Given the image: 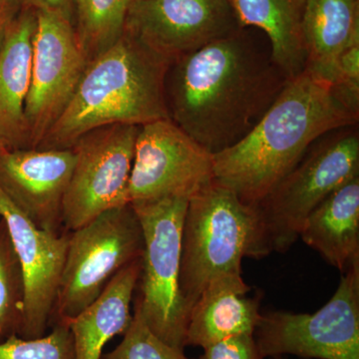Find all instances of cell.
<instances>
[{"instance_id": "7c38bea8", "label": "cell", "mask_w": 359, "mask_h": 359, "mask_svg": "<svg viewBox=\"0 0 359 359\" xmlns=\"http://www.w3.org/2000/svg\"><path fill=\"white\" fill-rule=\"evenodd\" d=\"M241 28L231 0H133L124 34L171 65Z\"/></svg>"}, {"instance_id": "9a60e30c", "label": "cell", "mask_w": 359, "mask_h": 359, "mask_svg": "<svg viewBox=\"0 0 359 359\" xmlns=\"http://www.w3.org/2000/svg\"><path fill=\"white\" fill-rule=\"evenodd\" d=\"M250 290L242 273H226L208 283L189 316L186 346L205 348L238 335H254L262 318L261 299L248 297Z\"/></svg>"}, {"instance_id": "277c9868", "label": "cell", "mask_w": 359, "mask_h": 359, "mask_svg": "<svg viewBox=\"0 0 359 359\" xmlns=\"http://www.w3.org/2000/svg\"><path fill=\"white\" fill-rule=\"evenodd\" d=\"M271 254L257 205L212 181L188 201L182 230L180 290L189 311L208 283L242 273L245 257Z\"/></svg>"}, {"instance_id": "ac0fdd59", "label": "cell", "mask_w": 359, "mask_h": 359, "mask_svg": "<svg viewBox=\"0 0 359 359\" xmlns=\"http://www.w3.org/2000/svg\"><path fill=\"white\" fill-rule=\"evenodd\" d=\"M141 268L142 257L125 266L95 301L66 323L72 335L74 359H100L106 344L127 332Z\"/></svg>"}, {"instance_id": "7a4b0ae2", "label": "cell", "mask_w": 359, "mask_h": 359, "mask_svg": "<svg viewBox=\"0 0 359 359\" xmlns=\"http://www.w3.org/2000/svg\"><path fill=\"white\" fill-rule=\"evenodd\" d=\"M334 85L304 70L292 78L257 126L214 157V181L257 205L323 135L358 124Z\"/></svg>"}, {"instance_id": "d4e9b609", "label": "cell", "mask_w": 359, "mask_h": 359, "mask_svg": "<svg viewBox=\"0 0 359 359\" xmlns=\"http://www.w3.org/2000/svg\"><path fill=\"white\" fill-rule=\"evenodd\" d=\"M199 359H264L254 335H238L205 347Z\"/></svg>"}, {"instance_id": "9c48e42d", "label": "cell", "mask_w": 359, "mask_h": 359, "mask_svg": "<svg viewBox=\"0 0 359 359\" xmlns=\"http://www.w3.org/2000/svg\"><path fill=\"white\" fill-rule=\"evenodd\" d=\"M139 127L115 124L92 130L72 149L75 162L65 203L63 226L72 231L98 215L128 205Z\"/></svg>"}, {"instance_id": "7402d4cb", "label": "cell", "mask_w": 359, "mask_h": 359, "mask_svg": "<svg viewBox=\"0 0 359 359\" xmlns=\"http://www.w3.org/2000/svg\"><path fill=\"white\" fill-rule=\"evenodd\" d=\"M25 309V280L6 222L0 218V342L20 335Z\"/></svg>"}, {"instance_id": "4316f807", "label": "cell", "mask_w": 359, "mask_h": 359, "mask_svg": "<svg viewBox=\"0 0 359 359\" xmlns=\"http://www.w3.org/2000/svg\"><path fill=\"white\" fill-rule=\"evenodd\" d=\"M25 8L23 0H0V48L11 26Z\"/></svg>"}, {"instance_id": "4fadbf2b", "label": "cell", "mask_w": 359, "mask_h": 359, "mask_svg": "<svg viewBox=\"0 0 359 359\" xmlns=\"http://www.w3.org/2000/svg\"><path fill=\"white\" fill-rule=\"evenodd\" d=\"M0 218L6 222L25 280L20 335L37 339L50 325L67 250L68 235L37 228L0 189Z\"/></svg>"}, {"instance_id": "ba28073f", "label": "cell", "mask_w": 359, "mask_h": 359, "mask_svg": "<svg viewBox=\"0 0 359 359\" xmlns=\"http://www.w3.org/2000/svg\"><path fill=\"white\" fill-rule=\"evenodd\" d=\"M254 337L264 358L359 359V263L344 273L318 311L262 313Z\"/></svg>"}, {"instance_id": "f1b7e54d", "label": "cell", "mask_w": 359, "mask_h": 359, "mask_svg": "<svg viewBox=\"0 0 359 359\" xmlns=\"http://www.w3.org/2000/svg\"><path fill=\"white\" fill-rule=\"evenodd\" d=\"M0 152H1V151H0Z\"/></svg>"}, {"instance_id": "5bb4252c", "label": "cell", "mask_w": 359, "mask_h": 359, "mask_svg": "<svg viewBox=\"0 0 359 359\" xmlns=\"http://www.w3.org/2000/svg\"><path fill=\"white\" fill-rule=\"evenodd\" d=\"M74 162L72 149L1 151L0 189L35 226L59 233Z\"/></svg>"}, {"instance_id": "e0dca14e", "label": "cell", "mask_w": 359, "mask_h": 359, "mask_svg": "<svg viewBox=\"0 0 359 359\" xmlns=\"http://www.w3.org/2000/svg\"><path fill=\"white\" fill-rule=\"evenodd\" d=\"M299 238L342 273L359 263V176L309 214Z\"/></svg>"}, {"instance_id": "83f0119b", "label": "cell", "mask_w": 359, "mask_h": 359, "mask_svg": "<svg viewBox=\"0 0 359 359\" xmlns=\"http://www.w3.org/2000/svg\"><path fill=\"white\" fill-rule=\"evenodd\" d=\"M273 359H280V358H273Z\"/></svg>"}, {"instance_id": "d6986e66", "label": "cell", "mask_w": 359, "mask_h": 359, "mask_svg": "<svg viewBox=\"0 0 359 359\" xmlns=\"http://www.w3.org/2000/svg\"><path fill=\"white\" fill-rule=\"evenodd\" d=\"M302 34L306 70L334 84L340 55L359 42V0H306Z\"/></svg>"}, {"instance_id": "8992f818", "label": "cell", "mask_w": 359, "mask_h": 359, "mask_svg": "<svg viewBox=\"0 0 359 359\" xmlns=\"http://www.w3.org/2000/svg\"><path fill=\"white\" fill-rule=\"evenodd\" d=\"M143 250V229L131 204L108 210L70 231L54 325L81 313L122 269L141 259Z\"/></svg>"}, {"instance_id": "6da1fadb", "label": "cell", "mask_w": 359, "mask_h": 359, "mask_svg": "<svg viewBox=\"0 0 359 359\" xmlns=\"http://www.w3.org/2000/svg\"><path fill=\"white\" fill-rule=\"evenodd\" d=\"M289 80L273 61L266 35L243 27L170 65L169 118L218 154L257 126Z\"/></svg>"}, {"instance_id": "3957f363", "label": "cell", "mask_w": 359, "mask_h": 359, "mask_svg": "<svg viewBox=\"0 0 359 359\" xmlns=\"http://www.w3.org/2000/svg\"><path fill=\"white\" fill-rule=\"evenodd\" d=\"M170 65L128 35L89 61L65 112L39 149H71L92 130L108 125L143 126L170 119L166 75Z\"/></svg>"}, {"instance_id": "cb8c5ba5", "label": "cell", "mask_w": 359, "mask_h": 359, "mask_svg": "<svg viewBox=\"0 0 359 359\" xmlns=\"http://www.w3.org/2000/svg\"><path fill=\"white\" fill-rule=\"evenodd\" d=\"M0 359H74L69 327L55 323L50 334L37 339L13 335L0 342Z\"/></svg>"}, {"instance_id": "30bf717a", "label": "cell", "mask_w": 359, "mask_h": 359, "mask_svg": "<svg viewBox=\"0 0 359 359\" xmlns=\"http://www.w3.org/2000/svg\"><path fill=\"white\" fill-rule=\"evenodd\" d=\"M214 181V157L171 119L139 127L129 203L190 200Z\"/></svg>"}, {"instance_id": "8fae6325", "label": "cell", "mask_w": 359, "mask_h": 359, "mask_svg": "<svg viewBox=\"0 0 359 359\" xmlns=\"http://www.w3.org/2000/svg\"><path fill=\"white\" fill-rule=\"evenodd\" d=\"M88 63L70 20L57 14L36 13L25 102L30 148L39 147L65 112Z\"/></svg>"}, {"instance_id": "5b68a950", "label": "cell", "mask_w": 359, "mask_h": 359, "mask_svg": "<svg viewBox=\"0 0 359 359\" xmlns=\"http://www.w3.org/2000/svg\"><path fill=\"white\" fill-rule=\"evenodd\" d=\"M359 176L358 125L318 139L259 204L271 252H287L309 214L335 190Z\"/></svg>"}, {"instance_id": "44dd1931", "label": "cell", "mask_w": 359, "mask_h": 359, "mask_svg": "<svg viewBox=\"0 0 359 359\" xmlns=\"http://www.w3.org/2000/svg\"><path fill=\"white\" fill-rule=\"evenodd\" d=\"M132 1L73 0V27L89 61L121 39Z\"/></svg>"}, {"instance_id": "52a82bcc", "label": "cell", "mask_w": 359, "mask_h": 359, "mask_svg": "<svg viewBox=\"0 0 359 359\" xmlns=\"http://www.w3.org/2000/svg\"><path fill=\"white\" fill-rule=\"evenodd\" d=\"M188 201L168 198L131 204L144 235L136 304L151 330L183 351L190 311L180 290V264Z\"/></svg>"}, {"instance_id": "ffe728a7", "label": "cell", "mask_w": 359, "mask_h": 359, "mask_svg": "<svg viewBox=\"0 0 359 359\" xmlns=\"http://www.w3.org/2000/svg\"><path fill=\"white\" fill-rule=\"evenodd\" d=\"M242 27L266 35L276 65L292 79L306 67L302 22L306 0H231Z\"/></svg>"}, {"instance_id": "2e32d148", "label": "cell", "mask_w": 359, "mask_h": 359, "mask_svg": "<svg viewBox=\"0 0 359 359\" xmlns=\"http://www.w3.org/2000/svg\"><path fill=\"white\" fill-rule=\"evenodd\" d=\"M35 27L36 11L25 7L0 48V151L30 148L25 102Z\"/></svg>"}, {"instance_id": "484cf974", "label": "cell", "mask_w": 359, "mask_h": 359, "mask_svg": "<svg viewBox=\"0 0 359 359\" xmlns=\"http://www.w3.org/2000/svg\"><path fill=\"white\" fill-rule=\"evenodd\" d=\"M26 8L36 13L57 14L72 22L73 0H23Z\"/></svg>"}, {"instance_id": "603a6c76", "label": "cell", "mask_w": 359, "mask_h": 359, "mask_svg": "<svg viewBox=\"0 0 359 359\" xmlns=\"http://www.w3.org/2000/svg\"><path fill=\"white\" fill-rule=\"evenodd\" d=\"M100 359H192L183 351L169 346L157 337L144 320L141 309L135 304L133 318L122 341Z\"/></svg>"}]
</instances>
